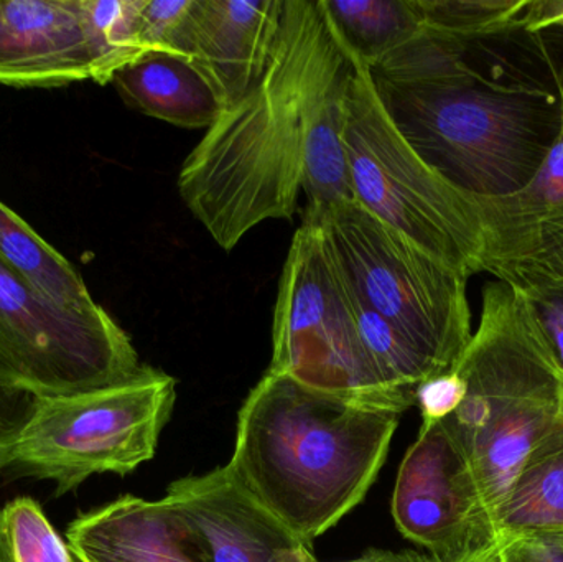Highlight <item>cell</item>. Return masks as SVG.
Returning a JSON list of instances; mask_svg holds the SVG:
<instances>
[{
    "label": "cell",
    "instance_id": "obj_1",
    "mask_svg": "<svg viewBox=\"0 0 563 562\" xmlns=\"http://www.w3.org/2000/svg\"><path fill=\"white\" fill-rule=\"evenodd\" d=\"M369 71L404 141L476 200L522 190L561 135L562 75L549 85L496 78L472 62L470 40L423 26Z\"/></svg>",
    "mask_w": 563,
    "mask_h": 562
},
{
    "label": "cell",
    "instance_id": "obj_2",
    "mask_svg": "<svg viewBox=\"0 0 563 562\" xmlns=\"http://www.w3.org/2000/svg\"><path fill=\"white\" fill-rule=\"evenodd\" d=\"M333 42L321 0H285L263 78L221 111L181 165V200L228 253L264 221L297 211L311 95Z\"/></svg>",
    "mask_w": 563,
    "mask_h": 562
},
{
    "label": "cell",
    "instance_id": "obj_3",
    "mask_svg": "<svg viewBox=\"0 0 563 562\" xmlns=\"http://www.w3.org/2000/svg\"><path fill=\"white\" fill-rule=\"evenodd\" d=\"M400 416L267 370L241 408L227 467L261 507L311 544L364 500Z\"/></svg>",
    "mask_w": 563,
    "mask_h": 562
},
{
    "label": "cell",
    "instance_id": "obj_4",
    "mask_svg": "<svg viewBox=\"0 0 563 562\" xmlns=\"http://www.w3.org/2000/svg\"><path fill=\"white\" fill-rule=\"evenodd\" d=\"M452 370L466 396L443 421L496 521L529 454L561 421L563 375L528 300L501 280L483 289L478 329Z\"/></svg>",
    "mask_w": 563,
    "mask_h": 562
},
{
    "label": "cell",
    "instance_id": "obj_5",
    "mask_svg": "<svg viewBox=\"0 0 563 562\" xmlns=\"http://www.w3.org/2000/svg\"><path fill=\"white\" fill-rule=\"evenodd\" d=\"M350 55L354 73L343 142L353 200L468 279L485 273L486 233L478 200L456 190L404 141L377 96L369 68Z\"/></svg>",
    "mask_w": 563,
    "mask_h": 562
},
{
    "label": "cell",
    "instance_id": "obj_6",
    "mask_svg": "<svg viewBox=\"0 0 563 562\" xmlns=\"http://www.w3.org/2000/svg\"><path fill=\"white\" fill-rule=\"evenodd\" d=\"M269 372L354 405L402 415L416 395L384 382L361 340L356 299L320 221L303 218L282 271Z\"/></svg>",
    "mask_w": 563,
    "mask_h": 562
},
{
    "label": "cell",
    "instance_id": "obj_7",
    "mask_svg": "<svg viewBox=\"0 0 563 562\" xmlns=\"http://www.w3.org/2000/svg\"><path fill=\"white\" fill-rule=\"evenodd\" d=\"M303 218L320 221L351 290L383 317L439 375L472 340L468 277L443 264L357 201L343 200Z\"/></svg>",
    "mask_w": 563,
    "mask_h": 562
},
{
    "label": "cell",
    "instance_id": "obj_8",
    "mask_svg": "<svg viewBox=\"0 0 563 562\" xmlns=\"http://www.w3.org/2000/svg\"><path fill=\"white\" fill-rule=\"evenodd\" d=\"M141 366L104 307L59 306L0 263V418L15 438L36 399L106 388Z\"/></svg>",
    "mask_w": 563,
    "mask_h": 562
},
{
    "label": "cell",
    "instance_id": "obj_9",
    "mask_svg": "<svg viewBox=\"0 0 563 562\" xmlns=\"http://www.w3.org/2000/svg\"><path fill=\"white\" fill-rule=\"evenodd\" d=\"M177 401L174 376L141 366L124 382L36 399L10 467L56 484V494L96 474L125 475L151 461Z\"/></svg>",
    "mask_w": 563,
    "mask_h": 562
},
{
    "label": "cell",
    "instance_id": "obj_10",
    "mask_svg": "<svg viewBox=\"0 0 563 562\" xmlns=\"http://www.w3.org/2000/svg\"><path fill=\"white\" fill-rule=\"evenodd\" d=\"M397 530L442 562H463L499 540L475 471L445 421L422 422L397 474Z\"/></svg>",
    "mask_w": 563,
    "mask_h": 562
},
{
    "label": "cell",
    "instance_id": "obj_11",
    "mask_svg": "<svg viewBox=\"0 0 563 562\" xmlns=\"http://www.w3.org/2000/svg\"><path fill=\"white\" fill-rule=\"evenodd\" d=\"M164 500L203 562H320L311 544L261 507L227 465L175 481Z\"/></svg>",
    "mask_w": 563,
    "mask_h": 562
},
{
    "label": "cell",
    "instance_id": "obj_12",
    "mask_svg": "<svg viewBox=\"0 0 563 562\" xmlns=\"http://www.w3.org/2000/svg\"><path fill=\"white\" fill-rule=\"evenodd\" d=\"M284 5L285 0H191L172 53L200 69L224 109L266 73Z\"/></svg>",
    "mask_w": 563,
    "mask_h": 562
},
{
    "label": "cell",
    "instance_id": "obj_13",
    "mask_svg": "<svg viewBox=\"0 0 563 562\" xmlns=\"http://www.w3.org/2000/svg\"><path fill=\"white\" fill-rule=\"evenodd\" d=\"M92 78L78 0H0V85L58 88Z\"/></svg>",
    "mask_w": 563,
    "mask_h": 562
},
{
    "label": "cell",
    "instance_id": "obj_14",
    "mask_svg": "<svg viewBox=\"0 0 563 562\" xmlns=\"http://www.w3.org/2000/svg\"><path fill=\"white\" fill-rule=\"evenodd\" d=\"M66 540L78 562H203L164 498L147 502L125 495L76 518Z\"/></svg>",
    "mask_w": 563,
    "mask_h": 562
},
{
    "label": "cell",
    "instance_id": "obj_15",
    "mask_svg": "<svg viewBox=\"0 0 563 562\" xmlns=\"http://www.w3.org/2000/svg\"><path fill=\"white\" fill-rule=\"evenodd\" d=\"M129 108L178 128L208 129L223 111L200 69L174 53H147L112 78Z\"/></svg>",
    "mask_w": 563,
    "mask_h": 562
},
{
    "label": "cell",
    "instance_id": "obj_16",
    "mask_svg": "<svg viewBox=\"0 0 563 562\" xmlns=\"http://www.w3.org/2000/svg\"><path fill=\"white\" fill-rule=\"evenodd\" d=\"M496 527L499 537L563 538V416L529 454Z\"/></svg>",
    "mask_w": 563,
    "mask_h": 562
},
{
    "label": "cell",
    "instance_id": "obj_17",
    "mask_svg": "<svg viewBox=\"0 0 563 562\" xmlns=\"http://www.w3.org/2000/svg\"><path fill=\"white\" fill-rule=\"evenodd\" d=\"M0 263L30 289L52 302L78 310L98 306L71 263L2 201Z\"/></svg>",
    "mask_w": 563,
    "mask_h": 562
},
{
    "label": "cell",
    "instance_id": "obj_18",
    "mask_svg": "<svg viewBox=\"0 0 563 562\" xmlns=\"http://www.w3.org/2000/svg\"><path fill=\"white\" fill-rule=\"evenodd\" d=\"M347 52L374 66L423 30L419 0H321Z\"/></svg>",
    "mask_w": 563,
    "mask_h": 562
},
{
    "label": "cell",
    "instance_id": "obj_19",
    "mask_svg": "<svg viewBox=\"0 0 563 562\" xmlns=\"http://www.w3.org/2000/svg\"><path fill=\"white\" fill-rule=\"evenodd\" d=\"M145 0H78L79 19L95 65L98 85L147 55L139 40V16Z\"/></svg>",
    "mask_w": 563,
    "mask_h": 562
},
{
    "label": "cell",
    "instance_id": "obj_20",
    "mask_svg": "<svg viewBox=\"0 0 563 562\" xmlns=\"http://www.w3.org/2000/svg\"><path fill=\"white\" fill-rule=\"evenodd\" d=\"M534 0H419L423 26L459 40L528 32Z\"/></svg>",
    "mask_w": 563,
    "mask_h": 562
},
{
    "label": "cell",
    "instance_id": "obj_21",
    "mask_svg": "<svg viewBox=\"0 0 563 562\" xmlns=\"http://www.w3.org/2000/svg\"><path fill=\"white\" fill-rule=\"evenodd\" d=\"M356 299V320L361 340L384 382L397 392L416 395L427 379L439 376L437 370L387 323Z\"/></svg>",
    "mask_w": 563,
    "mask_h": 562
},
{
    "label": "cell",
    "instance_id": "obj_22",
    "mask_svg": "<svg viewBox=\"0 0 563 562\" xmlns=\"http://www.w3.org/2000/svg\"><path fill=\"white\" fill-rule=\"evenodd\" d=\"M486 238L563 208V124L561 135L536 177L518 194L478 200Z\"/></svg>",
    "mask_w": 563,
    "mask_h": 562
},
{
    "label": "cell",
    "instance_id": "obj_23",
    "mask_svg": "<svg viewBox=\"0 0 563 562\" xmlns=\"http://www.w3.org/2000/svg\"><path fill=\"white\" fill-rule=\"evenodd\" d=\"M75 561L33 498H15L0 510V562Z\"/></svg>",
    "mask_w": 563,
    "mask_h": 562
},
{
    "label": "cell",
    "instance_id": "obj_24",
    "mask_svg": "<svg viewBox=\"0 0 563 562\" xmlns=\"http://www.w3.org/2000/svg\"><path fill=\"white\" fill-rule=\"evenodd\" d=\"M190 5L191 0H145L139 16V40L145 53H172Z\"/></svg>",
    "mask_w": 563,
    "mask_h": 562
},
{
    "label": "cell",
    "instance_id": "obj_25",
    "mask_svg": "<svg viewBox=\"0 0 563 562\" xmlns=\"http://www.w3.org/2000/svg\"><path fill=\"white\" fill-rule=\"evenodd\" d=\"M466 396L465 382L455 370L427 379L416 392V405L422 412V422H437L452 416Z\"/></svg>",
    "mask_w": 563,
    "mask_h": 562
},
{
    "label": "cell",
    "instance_id": "obj_26",
    "mask_svg": "<svg viewBox=\"0 0 563 562\" xmlns=\"http://www.w3.org/2000/svg\"><path fill=\"white\" fill-rule=\"evenodd\" d=\"M521 294L531 306L563 375V287H542Z\"/></svg>",
    "mask_w": 563,
    "mask_h": 562
},
{
    "label": "cell",
    "instance_id": "obj_27",
    "mask_svg": "<svg viewBox=\"0 0 563 562\" xmlns=\"http://www.w3.org/2000/svg\"><path fill=\"white\" fill-rule=\"evenodd\" d=\"M505 562H563V538L501 537Z\"/></svg>",
    "mask_w": 563,
    "mask_h": 562
},
{
    "label": "cell",
    "instance_id": "obj_28",
    "mask_svg": "<svg viewBox=\"0 0 563 562\" xmlns=\"http://www.w3.org/2000/svg\"><path fill=\"white\" fill-rule=\"evenodd\" d=\"M334 562H442L429 553H419V551H389V550H367L360 558L350 561Z\"/></svg>",
    "mask_w": 563,
    "mask_h": 562
},
{
    "label": "cell",
    "instance_id": "obj_29",
    "mask_svg": "<svg viewBox=\"0 0 563 562\" xmlns=\"http://www.w3.org/2000/svg\"><path fill=\"white\" fill-rule=\"evenodd\" d=\"M463 562H505L503 561V538H499L495 544L483 550L482 553L468 558Z\"/></svg>",
    "mask_w": 563,
    "mask_h": 562
}]
</instances>
